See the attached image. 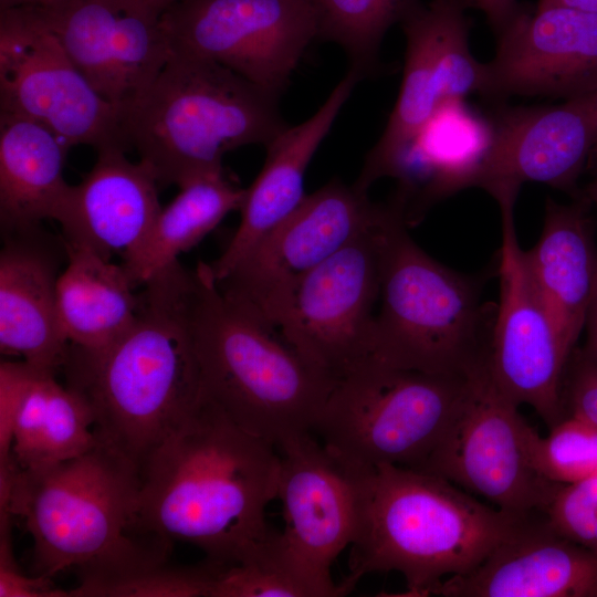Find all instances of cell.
<instances>
[{"label": "cell", "instance_id": "6da1fadb", "mask_svg": "<svg viewBox=\"0 0 597 597\" xmlns=\"http://www.w3.org/2000/svg\"><path fill=\"white\" fill-rule=\"evenodd\" d=\"M280 468L275 446L201 400L142 471L130 533L190 543L207 559L234 565L275 533L265 511L277 498Z\"/></svg>", "mask_w": 597, "mask_h": 597}, {"label": "cell", "instance_id": "7a4b0ae2", "mask_svg": "<svg viewBox=\"0 0 597 597\" xmlns=\"http://www.w3.org/2000/svg\"><path fill=\"white\" fill-rule=\"evenodd\" d=\"M193 270L179 261L149 279L132 326L95 349L70 345L65 385L86 402L96 442L139 474L202 400L191 328Z\"/></svg>", "mask_w": 597, "mask_h": 597}, {"label": "cell", "instance_id": "3957f363", "mask_svg": "<svg viewBox=\"0 0 597 597\" xmlns=\"http://www.w3.org/2000/svg\"><path fill=\"white\" fill-rule=\"evenodd\" d=\"M354 471L357 521L342 582L349 591L367 574L398 572L404 596H432L443 579L469 573L535 519L486 505L422 470L379 464Z\"/></svg>", "mask_w": 597, "mask_h": 597}, {"label": "cell", "instance_id": "277c9868", "mask_svg": "<svg viewBox=\"0 0 597 597\" xmlns=\"http://www.w3.org/2000/svg\"><path fill=\"white\" fill-rule=\"evenodd\" d=\"M193 272L190 318L202 400L275 447L314 432L337 380L226 298L210 263L199 261Z\"/></svg>", "mask_w": 597, "mask_h": 597}, {"label": "cell", "instance_id": "5b68a950", "mask_svg": "<svg viewBox=\"0 0 597 597\" xmlns=\"http://www.w3.org/2000/svg\"><path fill=\"white\" fill-rule=\"evenodd\" d=\"M279 102L219 63L172 51L150 85L121 112V126L159 187H181L222 171L231 150L265 147L289 126Z\"/></svg>", "mask_w": 597, "mask_h": 597}, {"label": "cell", "instance_id": "8992f818", "mask_svg": "<svg viewBox=\"0 0 597 597\" xmlns=\"http://www.w3.org/2000/svg\"><path fill=\"white\" fill-rule=\"evenodd\" d=\"M139 484L130 464L96 442L55 464L1 469L0 505L24 520L35 575L52 577L70 567H109L146 547L147 536L130 533Z\"/></svg>", "mask_w": 597, "mask_h": 597}, {"label": "cell", "instance_id": "52a82bcc", "mask_svg": "<svg viewBox=\"0 0 597 597\" xmlns=\"http://www.w3.org/2000/svg\"><path fill=\"white\" fill-rule=\"evenodd\" d=\"M373 359L431 374L465 375L486 354L492 320L476 277L440 263L401 218L384 245Z\"/></svg>", "mask_w": 597, "mask_h": 597}, {"label": "cell", "instance_id": "ba28073f", "mask_svg": "<svg viewBox=\"0 0 597 597\" xmlns=\"http://www.w3.org/2000/svg\"><path fill=\"white\" fill-rule=\"evenodd\" d=\"M468 375L431 374L370 359L335 383L314 431L349 469H419L455 416Z\"/></svg>", "mask_w": 597, "mask_h": 597}, {"label": "cell", "instance_id": "9c48e42d", "mask_svg": "<svg viewBox=\"0 0 597 597\" xmlns=\"http://www.w3.org/2000/svg\"><path fill=\"white\" fill-rule=\"evenodd\" d=\"M398 218L386 202L374 223L300 282L276 324L286 343L335 380L373 359L385 239Z\"/></svg>", "mask_w": 597, "mask_h": 597}, {"label": "cell", "instance_id": "30bf717a", "mask_svg": "<svg viewBox=\"0 0 597 597\" xmlns=\"http://www.w3.org/2000/svg\"><path fill=\"white\" fill-rule=\"evenodd\" d=\"M519 408L493 383L482 362L470 370L455 416L418 470L483 498L510 515H545L561 484L533 467L525 440L528 423Z\"/></svg>", "mask_w": 597, "mask_h": 597}, {"label": "cell", "instance_id": "8fae6325", "mask_svg": "<svg viewBox=\"0 0 597 597\" xmlns=\"http://www.w3.org/2000/svg\"><path fill=\"white\" fill-rule=\"evenodd\" d=\"M0 112L43 125L69 148L129 150L119 109L93 88L36 8L0 10Z\"/></svg>", "mask_w": 597, "mask_h": 597}, {"label": "cell", "instance_id": "7c38bea8", "mask_svg": "<svg viewBox=\"0 0 597 597\" xmlns=\"http://www.w3.org/2000/svg\"><path fill=\"white\" fill-rule=\"evenodd\" d=\"M385 208L357 185L332 180L306 195L217 281L218 286L232 304L275 328L300 282Z\"/></svg>", "mask_w": 597, "mask_h": 597}, {"label": "cell", "instance_id": "4fadbf2b", "mask_svg": "<svg viewBox=\"0 0 597 597\" xmlns=\"http://www.w3.org/2000/svg\"><path fill=\"white\" fill-rule=\"evenodd\" d=\"M160 22L171 51L219 63L277 98L317 40L310 0H180Z\"/></svg>", "mask_w": 597, "mask_h": 597}, {"label": "cell", "instance_id": "5bb4252c", "mask_svg": "<svg viewBox=\"0 0 597 597\" xmlns=\"http://www.w3.org/2000/svg\"><path fill=\"white\" fill-rule=\"evenodd\" d=\"M469 0L421 2L401 23L406 38L401 86L386 127L354 181L365 190L381 178L444 102L482 95L485 63L470 49Z\"/></svg>", "mask_w": 597, "mask_h": 597}, {"label": "cell", "instance_id": "9a60e30c", "mask_svg": "<svg viewBox=\"0 0 597 597\" xmlns=\"http://www.w3.org/2000/svg\"><path fill=\"white\" fill-rule=\"evenodd\" d=\"M499 207L500 295L485 366L509 399L517 406L532 407L551 429L565 418L563 383L573 352L563 344L527 279L514 227V203L503 202Z\"/></svg>", "mask_w": 597, "mask_h": 597}, {"label": "cell", "instance_id": "2e32d148", "mask_svg": "<svg viewBox=\"0 0 597 597\" xmlns=\"http://www.w3.org/2000/svg\"><path fill=\"white\" fill-rule=\"evenodd\" d=\"M489 115L494 139L478 188L496 202L516 201L525 182L578 196L597 158V92L557 105L500 104Z\"/></svg>", "mask_w": 597, "mask_h": 597}, {"label": "cell", "instance_id": "e0dca14e", "mask_svg": "<svg viewBox=\"0 0 597 597\" xmlns=\"http://www.w3.org/2000/svg\"><path fill=\"white\" fill-rule=\"evenodd\" d=\"M36 9L93 88L119 112L172 53L163 12L148 0H65Z\"/></svg>", "mask_w": 597, "mask_h": 597}, {"label": "cell", "instance_id": "ac0fdd59", "mask_svg": "<svg viewBox=\"0 0 597 597\" xmlns=\"http://www.w3.org/2000/svg\"><path fill=\"white\" fill-rule=\"evenodd\" d=\"M280 459L277 498L284 528L280 543L289 557L326 597L349 590L335 584L331 568L350 546L357 521L355 471L333 455L312 432L276 447Z\"/></svg>", "mask_w": 597, "mask_h": 597}, {"label": "cell", "instance_id": "d6986e66", "mask_svg": "<svg viewBox=\"0 0 597 597\" xmlns=\"http://www.w3.org/2000/svg\"><path fill=\"white\" fill-rule=\"evenodd\" d=\"M498 35L482 96L569 100L597 92V13L530 7Z\"/></svg>", "mask_w": 597, "mask_h": 597}, {"label": "cell", "instance_id": "ffe728a7", "mask_svg": "<svg viewBox=\"0 0 597 597\" xmlns=\"http://www.w3.org/2000/svg\"><path fill=\"white\" fill-rule=\"evenodd\" d=\"M493 139L490 115L467 98L449 100L431 114L385 176L397 180L389 201L408 228L437 202L478 186Z\"/></svg>", "mask_w": 597, "mask_h": 597}, {"label": "cell", "instance_id": "44dd1931", "mask_svg": "<svg viewBox=\"0 0 597 597\" xmlns=\"http://www.w3.org/2000/svg\"><path fill=\"white\" fill-rule=\"evenodd\" d=\"M1 234V353L56 373L70 346L57 314L60 266L66 254L63 239L42 224Z\"/></svg>", "mask_w": 597, "mask_h": 597}, {"label": "cell", "instance_id": "7402d4cb", "mask_svg": "<svg viewBox=\"0 0 597 597\" xmlns=\"http://www.w3.org/2000/svg\"><path fill=\"white\" fill-rule=\"evenodd\" d=\"M126 151H97L93 167L70 185L55 213L65 245L112 260L134 252L151 228L161 206L153 169L130 161Z\"/></svg>", "mask_w": 597, "mask_h": 597}, {"label": "cell", "instance_id": "603a6c76", "mask_svg": "<svg viewBox=\"0 0 597 597\" xmlns=\"http://www.w3.org/2000/svg\"><path fill=\"white\" fill-rule=\"evenodd\" d=\"M443 597H597V552L533 519L480 565L443 579Z\"/></svg>", "mask_w": 597, "mask_h": 597}, {"label": "cell", "instance_id": "cb8c5ba5", "mask_svg": "<svg viewBox=\"0 0 597 597\" xmlns=\"http://www.w3.org/2000/svg\"><path fill=\"white\" fill-rule=\"evenodd\" d=\"M358 81L348 70L311 117L289 125L265 146L263 167L245 191L240 223L224 251L210 263L217 281L302 202L307 167Z\"/></svg>", "mask_w": 597, "mask_h": 597}, {"label": "cell", "instance_id": "d4e9b609", "mask_svg": "<svg viewBox=\"0 0 597 597\" xmlns=\"http://www.w3.org/2000/svg\"><path fill=\"white\" fill-rule=\"evenodd\" d=\"M591 206L578 196L568 203L546 198L537 242L522 250L532 289L570 352L584 332L597 286V247Z\"/></svg>", "mask_w": 597, "mask_h": 597}, {"label": "cell", "instance_id": "484cf974", "mask_svg": "<svg viewBox=\"0 0 597 597\" xmlns=\"http://www.w3.org/2000/svg\"><path fill=\"white\" fill-rule=\"evenodd\" d=\"M69 149L43 125L0 112L1 232L54 220L70 186L63 176Z\"/></svg>", "mask_w": 597, "mask_h": 597}, {"label": "cell", "instance_id": "4316f807", "mask_svg": "<svg viewBox=\"0 0 597 597\" xmlns=\"http://www.w3.org/2000/svg\"><path fill=\"white\" fill-rule=\"evenodd\" d=\"M20 394L11 454L21 469H38L82 455L96 446L86 402L55 373L19 362Z\"/></svg>", "mask_w": 597, "mask_h": 597}, {"label": "cell", "instance_id": "83f0119b", "mask_svg": "<svg viewBox=\"0 0 597 597\" xmlns=\"http://www.w3.org/2000/svg\"><path fill=\"white\" fill-rule=\"evenodd\" d=\"M65 251L57 284L61 329L70 345L103 347L132 326L139 295L122 263L81 248L65 245Z\"/></svg>", "mask_w": 597, "mask_h": 597}, {"label": "cell", "instance_id": "f1b7e54d", "mask_svg": "<svg viewBox=\"0 0 597 597\" xmlns=\"http://www.w3.org/2000/svg\"><path fill=\"white\" fill-rule=\"evenodd\" d=\"M247 188L233 184L224 170L195 178L179 187L178 195L161 207L148 233L122 260L135 287L176 263L211 232L222 219L239 210Z\"/></svg>", "mask_w": 597, "mask_h": 597}, {"label": "cell", "instance_id": "f546056e", "mask_svg": "<svg viewBox=\"0 0 597 597\" xmlns=\"http://www.w3.org/2000/svg\"><path fill=\"white\" fill-rule=\"evenodd\" d=\"M317 21V40L341 46L349 71L362 80L378 70L381 42L421 0H310Z\"/></svg>", "mask_w": 597, "mask_h": 597}, {"label": "cell", "instance_id": "4dcf8cb0", "mask_svg": "<svg viewBox=\"0 0 597 597\" xmlns=\"http://www.w3.org/2000/svg\"><path fill=\"white\" fill-rule=\"evenodd\" d=\"M167 555L158 553L117 569L78 573V586L70 589V597L212 596L223 565L206 558L197 566H171Z\"/></svg>", "mask_w": 597, "mask_h": 597}, {"label": "cell", "instance_id": "1f68e13d", "mask_svg": "<svg viewBox=\"0 0 597 597\" xmlns=\"http://www.w3.org/2000/svg\"><path fill=\"white\" fill-rule=\"evenodd\" d=\"M211 597H325L283 549L279 532L245 559L224 566Z\"/></svg>", "mask_w": 597, "mask_h": 597}, {"label": "cell", "instance_id": "d6a6232c", "mask_svg": "<svg viewBox=\"0 0 597 597\" xmlns=\"http://www.w3.org/2000/svg\"><path fill=\"white\" fill-rule=\"evenodd\" d=\"M530 460L546 480L572 484L597 475V428L566 416L541 437L530 425L525 430Z\"/></svg>", "mask_w": 597, "mask_h": 597}, {"label": "cell", "instance_id": "836d02e7", "mask_svg": "<svg viewBox=\"0 0 597 597\" xmlns=\"http://www.w3.org/2000/svg\"><path fill=\"white\" fill-rule=\"evenodd\" d=\"M545 519L561 535L597 552V475L561 484L545 511Z\"/></svg>", "mask_w": 597, "mask_h": 597}, {"label": "cell", "instance_id": "e575fe53", "mask_svg": "<svg viewBox=\"0 0 597 597\" xmlns=\"http://www.w3.org/2000/svg\"><path fill=\"white\" fill-rule=\"evenodd\" d=\"M10 510L0 509V597H70V589L57 587L51 577L28 576L15 563Z\"/></svg>", "mask_w": 597, "mask_h": 597}, {"label": "cell", "instance_id": "d590c367", "mask_svg": "<svg viewBox=\"0 0 597 597\" xmlns=\"http://www.w3.org/2000/svg\"><path fill=\"white\" fill-rule=\"evenodd\" d=\"M471 8H476L486 18L495 34L503 31L526 6L519 0H469Z\"/></svg>", "mask_w": 597, "mask_h": 597}, {"label": "cell", "instance_id": "8d00e7d4", "mask_svg": "<svg viewBox=\"0 0 597 597\" xmlns=\"http://www.w3.org/2000/svg\"><path fill=\"white\" fill-rule=\"evenodd\" d=\"M584 332L586 333L585 345L580 349L583 353L597 363V286L588 308Z\"/></svg>", "mask_w": 597, "mask_h": 597}, {"label": "cell", "instance_id": "74e56055", "mask_svg": "<svg viewBox=\"0 0 597 597\" xmlns=\"http://www.w3.org/2000/svg\"><path fill=\"white\" fill-rule=\"evenodd\" d=\"M65 0H0V10L14 8H42L49 9L60 6Z\"/></svg>", "mask_w": 597, "mask_h": 597}, {"label": "cell", "instance_id": "f35d334b", "mask_svg": "<svg viewBox=\"0 0 597 597\" xmlns=\"http://www.w3.org/2000/svg\"><path fill=\"white\" fill-rule=\"evenodd\" d=\"M536 6H561L597 13V0H538Z\"/></svg>", "mask_w": 597, "mask_h": 597}, {"label": "cell", "instance_id": "ab89813d", "mask_svg": "<svg viewBox=\"0 0 597 597\" xmlns=\"http://www.w3.org/2000/svg\"><path fill=\"white\" fill-rule=\"evenodd\" d=\"M593 169L595 172L593 174L591 178L580 187L578 196L585 198L591 206L593 210H597V160L590 170Z\"/></svg>", "mask_w": 597, "mask_h": 597}, {"label": "cell", "instance_id": "60d3db41", "mask_svg": "<svg viewBox=\"0 0 597 597\" xmlns=\"http://www.w3.org/2000/svg\"><path fill=\"white\" fill-rule=\"evenodd\" d=\"M153 6H155L158 10L161 12L166 10L171 4L180 1V0H148Z\"/></svg>", "mask_w": 597, "mask_h": 597}, {"label": "cell", "instance_id": "b9f144b4", "mask_svg": "<svg viewBox=\"0 0 597 597\" xmlns=\"http://www.w3.org/2000/svg\"><path fill=\"white\" fill-rule=\"evenodd\" d=\"M590 359V358H589ZM591 360V359H590ZM593 362V365H594V369H595V373H596V376H597V363H595L594 360Z\"/></svg>", "mask_w": 597, "mask_h": 597}, {"label": "cell", "instance_id": "7bdbcfd3", "mask_svg": "<svg viewBox=\"0 0 597 597\" xmlns=\"http://www.w3.org/2000/svg\"><path fill=\"white\" fill-rule=\"evenodd\" d=\"M150 537H151V536H150ZM154 538H155V537H154ZM156 540H157V541H156V543H157L159 540H158V538H156ZM156 543H155V544H156ZM155 544H154V545H155ZM154 545H153V546H154ZM153 546H151V547H153ZM151 547H150V548H151ZM150 548H149V549H150ZM146 552H147V551H146ZM143 554H144V553H143ZM139 556H140V555H139ZM137 557H138V556H137ZM133 559H134V558H133ZM130 561H132V559H130ZM128 562H129V561H128ZM126 563H127V562H126ZM123 564H124V563H123ZM121 565H122V564H121ZM117 566H118V565H117ZM114 567H115V566H114ZM109 568H112V567H109ZM104 569H106V568H104ZM94 570H97V569H94Z\"/></svg>", "mask_w": 597, "mask_h": 597}, {"label": "cell", "instance_id": "ee69618b", "mask_svg": "<svg viewBox=\"0 0 597 597\" xmlns=\"http://www.w3.org/2000/svg\"><path fill=\"white\" fill-rule=\"evenodd\" d=\"M159 541H160V540H159ZM159 541H158V542H159ZM158 542H157V543H158ZM157 543H156V544H157ZM156 544H155V545H156ZM155 545H154V546H155ZM154 546H153V547H154ZM148 551H149V549H148ZM145 553H146V552H145ZM142 555H143V554H142ZM118 566H119V565H118ZM115 567H116V566H115ZM106 569H107V568H106ZM97 570H100V569H97Z\"/></svg>", "mask_w": 597, "mask_h": 597}]
</instances>
